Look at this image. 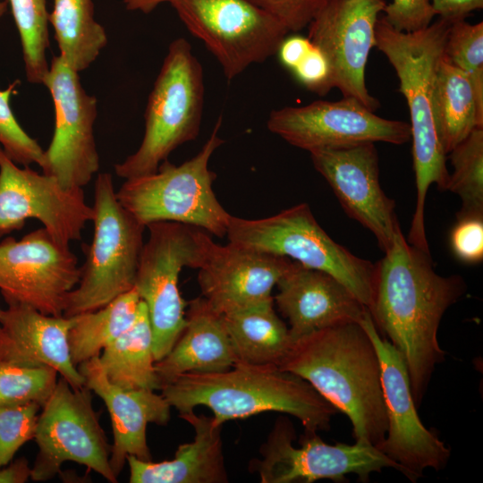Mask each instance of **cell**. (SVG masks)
I'll return each instance as SVG.
<instances>
[{
  "mask_svg": "<svg viewBox=\"0 0 483 483\" xmlns=\"http://www.w3.org/2000/svg\"><path fill=\"white\" fill-rule=\"evenodd\" d=\"M375 265L368 310L379 334L401 353L418 409L436 366L445 359L437 340L441 319L466 285L461 276L438 275L430 253L409 243L401 228Z\"/></svg>",
  "mask_w": 483,
  "mask_h": 483,
  "instance_id": "obj_1",
  "label": "cell"
},
{
  "mask_svg": "<svg viewBox=\"0 0 483 483\" xmlns=\"http://www.w3.org/2000/svg\"><path fill=\"white\" fill-rule=\"evenodd\" d=\"M298 375L352 426L355 441L378 446L387 416L376 347L360 322L328 326L292 342L279 365Z\"/></svg>",
  "mask_w": 483,
  "mask_h": 483,
  "instance_id": "obj_2",
  "label": "cell"
},
{
  "mask_svg": "<svg viewBox=\"0 0 483 483\" xmlns=\"http://www.w3.org/2000/svg\"><path fill=\"white\" fill-rule=\"evenodd\" d=\"M451 24L439 18L424 30L403 32L382 16L375 30L376 47L394 69L409 108L417 196L408 242L424 251L429 250L424 224L428 190L436 183L446 191L450 175L435 120L434 88Z\"/></svg>",
  "mask_w": 483,
  "mask_h": 483,
  "instance_id": "obj_3",
  "label": "cell"
},
{
  "mask_svg": "<svg viewBox=\"0 0 483 483\" xmlns=\"http://www.w3.org/2000/svg\"><path fill=\"white\" fill-rule=\"evenodd\" d=\"M161 394L179 414L204 405L218 425L266 411L292 415L305 431L328 430L338 412L298 375L273 365L237 362L211 373H184L163 385Z\"/></svg>",
  "mask_w": 483,
  "mask_h": 483,
  "instance_id": "obj_4",
  "label": "cell"
},
{
  "mask_svg": "<svg viewBox=\"0 0 483 483\" xmlns=\"http://www.w3.org/2000/svg\"><path fill=\"white\" fill-rule=\"evenodd\" d=\"M202 66L191 44L174 39L167 49L145 110V131L138 149L114 165L123 179L156 172L179 146L194 140L204 107Z\"/></svg>",
  "mask_w": 483,
  "mask_h": 483,
  "instance_id": "obj_5",
  "label": "cell"
},
{
  "mask_svg": "<svg viewBox=\"0 0 483 483\" xmlns=\"http://www.w3.org/2000/svg\"><path fill=\"white\" fill-rule=\"evenodd\" d=\"M220 116L201 149L179 165L165 160L152 174L125 179L118 200L140 224L175 222L200 228L216 237L226 235L231 215L213 191L216 174L208 167L225 140Z\"/></svg>",
  "mask_w": 483,
  "mask_h": 483,
  "instance_id": "obj_6",
  "label": "cell"
},
{
  "mask_svg": "<svg viewBox=\"0 0 483 483\" xmlns=\"http://www.w3.org/2000/svg\"><path fill=\"white\" fill-rule=\"evenodd\" d=\"M226 235L235 245L324 271L344 284L367 309L371 304L376 265L335 242L306 203L261 219L231 215Z\"/></svg>",
  "mask_w": 483,
  "mask_h": 483,
  "instance_id": "obj_7",
  "label": "cell"
},
{
  "mask_svg": "<svg viewBox=\"0 0 483 483\" xmlns=\"http://www.w3.org/2000/svg\"><path fill=\"white\" fill-rule=\"evenodd\" d=\"M93 238L80 277L63 316L94 311L134 288L146 228L116 196L113 177L98 174L94 185Z\"/></svg>",
  "mask_w": 483,
  "mask_h": 483,
  "instance_id": "obj_8",
  "label": "cell"
},
{
  "mask_svg": "<svg viewBox=\"0 0 483 483\" xmlns=\"http://www.w3.org/2000/svg\"><path fill=\"white\" fill-rule=\"evenodd\" d=\"M134 288L146 305L151 326L155 360L172 349L186 325V302L179 290L185 267L199 268L213 242L206 231L175 222H155L146 226Z\"/></svg>",
  "mask_w": 483,
  "mask_h": 483,
  "instance_id": "obj_9",
  "label": "cell"
},
{
  "mask_svg": "<svg viewBox=\"0 0 483 483\" xmlns=\"http://www.w3.org/2000/svg\"><path fill=\"white\" fill-rule=\"evenodd\" d=\"M86 386L73 388L63 377L41 407L34 439L38 451L30 479L47 481L61 472L65 462H74L116 483L110 466L111 445Z\"/></svg>",
  "mask_w": 483,
  "mask_h": 483,
  "instance_id": "obj_10",
  "label": "cell"
},
{
  "mask_svg": "<svg viewBox=\"0 0 483 483\" xmlns=\"http://www.w3.org/2000/svg\"><path fill=\"white\" fill-rule=\"evenodd\" d=\"M180 20L234 79L276 54L288 30L250 0H169Z\"/></svg>",
  "mask_w": 483,
  "mask_h": 483,
  "instance_id": "obj_11",
  "label": "cell"
},
{
  "mask_svg": "<svg viewBox=\"0 0 483 483\" xmlns=\"http://www.w3.org/2000/svg\"><path fill=\"white\" fill-rule=\"evenodd\" d=\"M295 431L286 417H279L261 445V460L255 468L262 483H311L318 479L344 482L354 474L362 482L370 474L392 468L402 473L401 467L377 446L357 440L354 445L324 442L317 432L304 431L295 447Z\"/></svg>",
  "mask_w": 483,
  "mask_h": 483,
  "instance_id": "obj_12",
  "label": "cell"
},
{
  "mask_svg": "<svg viewBox=\"0 0 483 483\" xmlns=\"http://www.w3.org/2000/svg\"><path fill=\"white\" fill-rule=\"evenodd\" d=\"M359 322L371 338L381 366L387 430L377 448L415 482L426 469H444L451 450L419 419L401 353L379 334L368 309Z\"/></svg>",
  "mask_w": 483,
  "mask_h": 483,
  "instance_id": "obj_13",
  "label": "cell"
},
{
  "mask_svg": "<svg viewBox=\"0 0 483 483\" xmlns=\"http://www.w3.org/2000/svg\"><path fill=\"white\" fill-rule=\"evenodd\" d=\"M80 277L69 244L44 227L0 242V292L7 304L22 303L46 315L63 316L66 299Z\"/></svg>",
  "mask_w": 483,
  "mask_h": 483,
  "instance_id": "obj_14",
  "label": "cell"
},
{
  "mask_svg": "<svg viewBox=\"0 0 483 483\" xmlns=\"http://www.w3.org/2000/svg\"><path fill=\"white\" fill-rule=\"evenodd\" d=\"M43 84L53 101L55 127L44 151L42 173L55 177L64 188H83L99 170L94 137L97 100L86 92L79 72L59 55L52 58Z\"/></svg>",
  "mask_w": 483,
  "mask_h": 483,
  "instance_id": "obj_15",
  "label": "cell"
},
{
  "mask_svg": "<svg viewBox=\"0 0 483 483\" xmlns=\"http://www.w3.org/2000/svg\"><path fill=\"white\" fill-rule=\"evenodd\" d=\"M267 126L289 144L309 152L368 142L401 145L411 140L409 123L380 117L352 97L275 109L270 112Z\"/></svg>",
  "mask_w": 483,
  "mask_h": 483,
  "instance_id": "obj_16",
  "label": "cell"
},
{
  "mask_svg": "<svg viewBox=\"0 0 483 483\" xmlns=\"http://www.w3.org/2000/svg\"><path fill=\"white\" fill-rule=\"evenodd\" d=\"M31 218L70 245L80 239L94 210L83 188H64L52 175L21 167L0 147V237L21 230Z\"/></svg>",
  "mask_w": 483,
  "mask_h": 483,
  "instance_id": "obj_17",
  "label": "cell"
},
{
  "mask_svg": "<svg viewBox=\"0 0 483 483\" xmlns=\"http://www.w3.org/2000/svg\"><path fill=\"white\" fill-rule=\"evenodd\" d=\"M386 4L385 0H329L307 27V38L329 63L332 88L373 112L380 104L368 90L365 71Z\"/></svg>",
  "mask_w": 483,
  "mask_h": 483,
  "instance_id": "obj_18",
  "label": "cell"
},
{
  "mask_svg": "<svg viewBox=\"0 0 483 483\" xmlns=\"http://www.w3.org/2000/svg\"><path fill=\"white\" fill-rule=\"evenodd\" d=\"M315 169L326 180L345 213L369 229L382 251L400 229L394 200L379 182L375 143L310 151Z\"/></svg>",
  "mask_w": 483,
  "mask_h": 483,
  "instance_id": "obj_19",
  "label": "cell"
},
{
  "mask_svg": "<svg viewBox=\"0 0 483 483\" xmlns=\"http://www.w3.org/2000/svg\"><path fill=\"white\" fill-rule=\"evenodd\" d=\"M293 260L229 242H212L199 268L202 297L225 315L273 300L272 290Z\"/></svg>",
  "mask_w": 483,
  "mask_h": 483,
  "instance_id": "obj_20",
  "label": "cell"
},
{
  "mask_svg": "<svg viewBox=\"0 0 483 483\" xmlns=\"http://www.w3.org/2000/svg\"><path fill=\"white\" fill-rule=\"evenodd\" d=\"M98 357L80 363L78 369L84 377L85 386L102 399L109 412L114 436L109 462L118 479L128 456L152 461L147 426L149 423L167 424L171 406L154 390L124 389L112 384L106 378Z\"/></svg>",
  "mask_w": 483,
  "mask_h": 483,
  "instance_id": "obj_21",
  "label": "cell"
},
{
  "mask_svg": "<svg viewBox=\"0 0 483 483\" xmlns=\"http://www.w3.org/2000/svg\"><path fill=\"white\" fill-rule=\"evenodd\" d=\"M71 318L46 315L22 303L7 304L0 310V360L24 368H51L72 387L84 386V377L71 358Z\"/></svg>",
  "mask_w": 483,
  "mask_h": 483,
  "instance_id": "obj_22",
  "label": "cell"
},
{
  "mask_svg": "<svg viewBox=\"0 0 483 483\" xmlns=\"http://www.w3.org/2000/svg\"><path fill=\"white\" fill-rule=\"evenodd\" d=\"M276 286L275 301L288 319L292 342L328 326L359 322L368 309L333 275L296 261Z\"/></svg>",
  "mask_w": 483,
  "mask_h": 483,
  "instance_id": "obj_23",
  "label": "cell"
},
{
  "mask_svg": "<svg viewBox=\"0 0 483 483\" xmlns=\"http://www.w3.org/2000/svg\"><path fill=\"white\" fill-rule=\"evenodd\" d=\"M237 362L223 316L201 296L190 301L182 334L170 352L155 362V370L161 388L182 374L225 371Z\"/></svg>",
  "mask_w": 483,
  "mask_h": 483,
  "instance_id": "obj_24",
  "label": "cell"
},
{
  "mask_svg": "<svg viewBox=\"0 0 483 483\" xmlns=\"http://www.w3.org/2000/svg\"><path fill=\"white\" fill-rule=\"evenodd\" d=\"M194 428L193 441L182 444L174 459L160 462L128 456L131 483H226L222 425L194 410L180 414Z\"/></svg>",
  "mask_w": 483,
  "mask_h": 483,
  "instance_id": "obj_25",
  "label": "cell"
},
{
  "mask_svg": "<svg viewBox=\"0 0 483 483\" xmlns=\"http://www.w3.org/2000/svg\"><path fill=\"white\" fill-rule=\"evenodd\" d=\"M222 316L238 362L279 367L292 339L274 299Z\"/></svg>",
  "mask_w": 483,
  "mask_h": 483,
  "instance_id": "obj_26",
  "label": "cell"
},
{
  "mask_svg": "<svg viewBox=\"0 0 483 483\" xmlns=\"http://www.w3.org/2000/svg\"><path fill=\"white\" fill-rule=\"evenodd\" d=\"M434 114L446 154L475 128H483V106L479 103L470 78L450 64L444 55L435 79Z\"/></svg>",
  "mask_w": 483,
  "mask_h": 483,
  "instance_id": "obj_27",
  "label": "cell"
},
{
  "mask_svg": "<svg viewBox=\"0 0 483 483\" xmlns=\"http://www.w3.org/2000/svg\"><path fill=\"white\" fill-rule=\"evenodd\" d=\"M98 359L112 384L124 389L160 390L151 326L142 301L132 325L109 343Z\"/></svg>",
  "mask_w": 483,
  "mask_h": 483,
  "instance_id": "obj_28",
  "label": "cell"
},
{
  "mask_svg": "<svg viewBox=\"0 0 483 483\" xmlns=\"http://www.w3.org/2000/svg\"><path fill=\"white\" fill-rule=\"evenodd\" d=\"M48 19L59 56L77 72L89 68L107 43L105 29L95 20L92 0H54Z\"/></svg>",
  "mask_w": 483,
  "mask_h": 483,
  "instance_id": "obj_29",
  "label": "cell"
},
{
  "mask_svg": "<svg viewBox=\"0 0 483 483\" xmlns=\"http://www.w3.org/2000/svg\"><path fill=\"white\" fill-rule=\"evenodd\" d=\"M141 300L135 288L104 307L73 317L68 331L71 358L78 367L101 352L134 322Z\"/></svg>",
  "mask_w": 483,
  "mask_h": 483,
  "instance_id": "obj_30",
  "label": "cell"
},
{
  "mask_svg": "<svg viewBox=\"0 0 483 483\" xmlns=\"http://www.w3.org/2000/svg\"><path fill=\"white\" fill-rule=\"evenodd\" d=\"M19 33L26 79L32 84H43L49 64V13L47 0H7Z\"/></svg>",
  "mask_w": 483,
  "mask_h": 483,
  "instance_id": "obj_31",
  "label": "cell"
},
{
  "mask_svg": "<svg viewBox=\"0 0 483 483\" xmlns=\"http://www.w3.org/2000/svg\"><path fill=\"white\" fill-rule=\"evenodd\" d=\"M448 154L453 172L446 191L462 199L457 218L483 216V128H475Z\"/></svg>",
  "mask_w": 483,
  "mask_h": 483,
  "instance_id": "obj_32",
  "label": "cell"
},
{
  "mask_svg": "<svg viewBox=\"0 0 483 483\" xmlns=\"http://www.w3.org/2000/svg\"><path fill=\"white\" fill-rule=\"evenodd\" d=\"M444 57L466 73L483 106V22L471 24L465 20L452 22Z\"/></svg>",
  "mask_w": 483,
  "mask_h": 483,
  "instance_id": "obj_33",
  "label": "cell"
},
{
  "mask_svg": "<svg viewBox=\"0 0 483 483\" xmlns=\"http://www.w3.org/2000/svg\"><path fill=\"white\" fill-rule=\"evenodd\" d=\"M57 372L51 368H24L0 360V406L38 402L53 392Z\"/></svg>",
  "mask_w": 483,
  "mask_h": 483,
  "instance_id": "obj_34",
  "label": "cell"
},
{
  "mask_svg": "<svg viewBox=\"0 0 483 483\" xmlns=\"http://www.w3.org/2000/svg\"><path fill=\"white\" fill-rule=\"evenodd\" d=\"M7 8V0H0V18ZM17 83L13 82L7 89H0V147L16 164L21 166L36 164L41 167L45 150L21 126L11 107V98Z\"/></svg>",
  "mask_w": 483,
  "mask_h": 483,
  "instance_id": "obj_35",
  "label": "cell"
},
{
  "mask_svg": "<svg viewBox=\"0 0 483 483\" xmlns=\"http://www.w3.org/2000/svg\"><path fill=\"white\" fill-rule=\"evenodd\" d=\"M41 405L27 402L0 406V467L10 463L17 451L34 439Z\"/></svg>",
  "mask_w": 483,
  "mask_h": 483,
  "instance_id": "obj_36",
  "label": "cell"
},
{
  "mask_svg": "<svg viewBox=\"0 0 483 483\" xmlns=\"http://www.w3.org/2000/svg\"><path fill=\"white\" fill-rule=\"evenodd\" d=\"M278 20L289 32L308 27L329 0H250Z\"/></svg>",
  "mask_w": 483,
  "mask_h": 483,
  "instance_id": "obj_37",
  "label": "cell"
},
{
  "mask_svg": "<svg viewBox=\"0 0 483 483\" xmlns=\"http://www.w3.org/2000/svg\"><path fill=\"white\" fill-rule=\"evenodd\" d=\"M383 18L395 30L413 32L429 26L436 15L430 0H392Z\"/></svg>",
  "mask_w": 483,
  "mask_h": 483,
  "instance_id": "obj_38",
  "label": "cell"
},
{
  "mask_svg": "<svg viewBox=\"0 0 483 483\" xmlns=\"http://www.w3.org/2000/svg\"><path fill=\"white\" fill-rule=\"evenodd\" d=\"M453 253L467 263H477L483 258L482 216L458 217L450 237Z\"/></svg>",
  "mask_w": 483,
  "mask_h": 483,
  "instance_id": "obj_39",
  "label": "cell"
},
{
  "mask_svg": "<svg viewBox=\"0 0 483 483\" xmlns=\"http://www.w3.org/2000/svg\"><path fill=\"white\" fill-rule=\"evenodd\" d=\"M292 72L308 90L319 96L326 95L333 89L329 63L324 54L312 43Z\"/></svg>",
  "mask_w": 483,
  "mask_h": 483,
  "instance_id": "obj_40",
  "label": "cell"
},
{
  "mask_svg": "<svg viewBox=\"0 0 483 483\" xmlns=\"http://www.w3.org/2000/svg\"><path fill=\"white\" fill-rule=\"evenodd\" d=\"M439 18L451 22L465 20L474 11L483 8V0H430Z\"/></svg>",
  "mask_w": 483,
  "mask_h": 483,
  "instance_id": "obj_41",
  "label": "cell"
},
{
  "mask_svg": "<svg viewBox=\"0 0 483 483\" xmlns=\"http://www.w3.org/2000/svg\"><path fill=\"white\" fill-rule=\"evenodd\" d=\"M311 46L307 37L288 35L281 42L276 54L281 63L289 70H292L301 60Z\"/></svg>",
  "mask_w": 483,
  "mask_h": 483,
  "instance_id": "obj_42",
  "label": "cell"
},
{
  "mask_svg": "<svg viewBox=\"0 0 483 483\" xmlns=\"http://www.w3.org/2000/svg\"><path fill=\"white\" fill-rule=\"evenodd\" d=\"M30 475L31 467L24 457L0 467V483H24Z\"/></svg>",
  "mask_w": 483,
  "mask_h": 483,
  "instance_id": "obj_43",
  "label": "cell"
},
{
  "mask_svg": "<svg viewBox=\"0 0 483 483\" xmlns=\"http://www.w3.org/2000/svg\"><path fill=\"white\" fill-rule=\"evenodd\" d=\"M128 11L149 13L159 4L167 3L169 0H123Z\"/></svg>",
  "mask_w": 483,
  "mask_h": 483,
  "instance_id": "obj_44",
  "label": "cell"
},
{
  "mask_svg": "<svg viewBox=\"0 0 483 483\" xmlns=\"http://www.w3.org/2000/svg\"><path fill=\"white\" fill-rule=\"evenodd\" d=\"M0 310H1V309H0Z\"/></svg>",
  "mask_w": 483,
  "mask_h": 483,
  "instance_id": "obj_45",
  "label": "cell"
}]
</instances>
